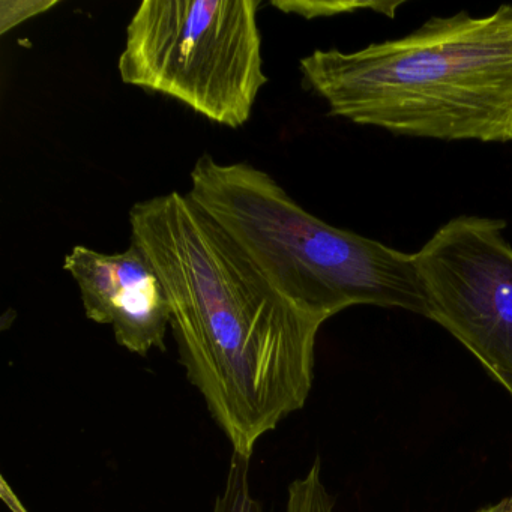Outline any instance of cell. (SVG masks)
Segmentation results:
<instances>
[{
	"label": "cell",
	"instance_id": "6da1fadb",
	"mask_svg": "<svg viewBox=\"0 0 512 512\" xmlns=\"http://www.w3.org/2000/svg\"><path fill=\"white\" fill-rule=\"evenodd\" d=\"M130 227L163 281L188 380L232 452L253 457L307 403L325 322L269 283L187 194L136 203Z\"/></svg>",
	"mask_w": 512,
	"mask_h": 512
},
{
	"label": "cell",
	"instance_id": "7a4b0ae2",
	"mask_svg": "<svg viewBox=\"0 0 512 512\" xmlns=\"http://www.w3.org/2000/svg\"><path fill=\"white\" fill-rule=\"evenodd\" d=\"M329 115L397 136L512 142V5L433 17L412 34L299 61Z\"/></svg>",
	"mask_w": 512,
	"mask_h": 512
},
{
	"label": "cell",
	"instance_id": "3957f363",
	"mask_svg": "<svg viewBox=\"0 0 512 512\" xmlns=\"http://www.w3.org/2000/svg\"><path fill=\"white\" fill-rule=\"evenodd\" d=\"M185 194L269 283L323 322L353 305L427 317L415 254L325 223L269 173L202 155Z\"/></svg>",
	"mask_w": 512,
	"mask_h": 512
},
{
	"label": "cell",
	"instance_id": "277c9868",
	"mask_svg": "<svg viewBox=\"0 0 512 512\" xmlns=\"http://www.w3.org/2000/svg\"><path fill=\"white\" fill-rule=\"evenodd\" d=\"M260 0H145L127 26L122 82L221 127H244L268 83Z\"/></svg>",
	"mask_w": 512,
	"mask_h": 512
},
{
	"label": "cell",
	"instance_id": "5b68a950",
	"mask_svg": "<svg viewBox=\"0 0 512 512\" xmlns=\"http://www.w3.org/2000/svg\"><path fill=\"white\" fill-rule=\"evenodd\" d=\"M496 218H452L415 254L427 319L512 395V247Z\"/></svg>",
	"mask_w": 512,
	"mask_h": 512
},
{
	"label": "cell",
	"instance_id": "8992f818",
	"mask_svg": "<svg viewBox=\"0 0 512 512\" xmlns=\"http://www.w3.org/2000/svg\"><path fill=\"white\" fill-rule=\"evenodd\" d=\"M64 269L79 286L86 317L112 326L119 346L139 356L166 350L169 299L151 260L134 242L115 254L76 245Z\"/></svg>",
	"mask_w": 512,
	"mask_h": 512
},
{
	"label": "cell",
	"instance_id": "52a82bcc",
	"mask_svg": "<svg viewBox=\"0 0 512 512\" xmlns=\"http://www.w3.org/2000/svg\"><path fill=\"white\" fill-rule=\"evenodd\" d=\"M251 457L232 452L223 490L212 512H265L251 490Z\"/></svg>",
	"mask_w": 512,
	"mask_h": 512
},
{
	"label": "cell",
	"instance_id": "ba28073f",
	"mask_svg": "<svg viewBox=\"0 0 512 512\" xmlns=\"http://www.w3.org/2000/svg\"><path fill=\"white\" fill-rule=\"evenodd\" d=\"M286 512H335L334 497L323 482L319 458L287 488Z\"/></svg>",
	"mask_w": 512,
	"mask_h": 512
},
{
	"label": "cell",
	"instance_id": "9c48e42d",
	"mask_svg": "<svg viewBox=\"0 0 512 512\" xmlns=\"http://www.w3.org/2000/svg\"><path fill=\"white\" fill-rule=\"evenodd\" d=\"M400 4H338V2H292V0H275L272 7L278 8L286 14H296L305 19L314 17L334 16V14L352 13L356 8H385L389 13L394 14L395 8Z\"/></svg>",
	"mask_w": 512,
	"mask_h": 512
},
{
	"label": "cell",
	"instance_id": "30bf717a",
	"mask_svg": "<svg viewBox=\"0 0 512 512\" xmlns=\"http://www.w3.org/2000/svg\"><path fill=\"white\" fill-rule=\"evenodd\" d=\"M58 0H2L0 2V34L28 22L56 7Z\"/></svg>",
	"mask_w": 512,
	"mask_h": 512
},
{
	"label": "cell",
	"instance_id": "8fae6325",
	"mask_svg": "<svg viewBox=\"0 0 512 512\" xmlns=\"http://www.w3.org/2000/svg\"><path fill=\"white\" fill-rule=\"evenodd\" d=\"M0 497L4 500L5 505L8 506L11 512H31L26 508L25 503L22 502L16 491L13 490L8 484L5 476H0Z\"/></svg>",
	"mask_w": 512,
	"mask_h": 512
},
{
	"label": "cell",
	"instance_id": "7c38bea8",
	"mask_svg": "<svg viewBox=\"0 0 512 512\" xmlns=\"http://www.w3.org/2000/svg\"><path fill=\"white\" fill-rule=\"evenodd\" d=\"M494 512H512V494L508 499L502 500L499 505L494 506Z\"/></svg>",
	"mask_w": 512,
	"mask_h": 512
}]
</instances>
